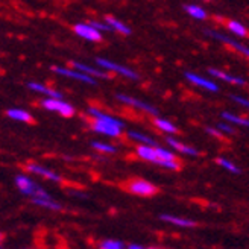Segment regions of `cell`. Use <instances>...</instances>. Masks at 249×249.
Returning a JSON list of instances; mask_svg holds the SVG:
<instances>
[{"label": "cell", "mask_w": 249, "mask_h": 249, "mask_svg": "<svg viewBox=\"0 0 249 249\" xmlns=\"http://www.w3.org/2000/svg\"><path fill=\"white\" fill-rule=\"evenodd\" d=\"M16 184L18 187V190L31 197H49V195L43 187H40L38 184H35L29 177L26 175H17L16 177Z\"/></svg>", "instance_id": "1"}, {"label": "cell", "mask_w": 249, "mask_h": 249, "mask_svg": "<svg viewBox=\"0 0 249 249\" xmlns=\"http://www.w3.org/2000/svg\"><path fill=\"white\" fill-rule=\"evenodd\" d=\"M41 107L46 108L47 111H53V113L61 114L62 117H71L74 114V108L62 99H55V97H47L41 101Z\"/></svg>", "instance_id": "2"}, {"label": "cell", "mask_w": 249, "mask_h": 249, "mask_svg": "<svg viewBox=\"0 0 249 249\" xmlns=\"http://www.w3.org/2000/svg\"><path fill=\"white\" fill-rule=\"evenodd\" d=\"M96 64H97L99 67H102V69L108 70V71H114V73L123 74V76H126V78H129V79H134V81L139 79V74H137L134 70H131V69H128V67H124V66H120V64H117V62L109 61V59H107V58H96Z\"/></svg>", "instance_id": "3"}, {"label": "cell", "mask_w": 249, "mask_h": 249, "mask_svg": "<svg viewBox=\"0 0 249 249\" xmlns=\"http://www.w3.org/2000/svg\"><path fill=\"white\" fill-rule=\"evenodd\" d=\"M74 34L84 40H89V41H101L102 40V32L97 31L94 26H91L90 23H78L74 24L73 28Z\"/></svg>", "instance_id": "4"}, {"label": "cell", "mask_w": 249, "mask_h": 249, "mask_svg": "<svg viewBox=\"0 0 249 249\" xmlns=\"http://www.w3.org/2000/svg\"><path fill=\"white\" fill-rule=\"evenodd\" d=\"M52 70L58 74H62V76H67V78H71V79H76V81H81V82H85L89 85H96V78L90 76V74H87L84 71H79L76 69H67V67H52Z\"/></svg>", "instance_id": "5"}, {"label": "cell", "mask_w": 249, "mask_h": 249, "mask_svg": "<svg viewBox=\"0 0 249 249\" xmlns=\"http://www.w3.org/2000/svg\"><path fill=\"white\" fill-rule=\"evenodd\" d=\"M205 34L210 35V36H213V38H216V40H219V41H222V43L228 44L230 47L235 49L237 52H240L242 55H245L246 58H249V47L245 46V44H242V43H239L237 40L230 38V36L223 35V34H219V32H214V31H208V29L205 31Z\"/></svg>", "instance_id": "6"}, {"label": "cell", "mask_w": 249, "mask_h": 249, "mask_svg": "<svg viewBox=\"0 0 249 249\" xmlns=\"http://www.w3.org/2000/svg\"><path fill=\"white\" fill-rule=\"evenodd\" d=\"M116 97L119 99L120 102L126 104V105H129V107H132V108H137V109L146 111V113L154 114V116H157V114H158V111H157V108H155V107H152V105H149V104H146V102L140 101V99H135V97H131V96H126V94H117Z\"/></svg>", "instance_id": "7"}, {"label": "cell", "mask_w": 249, "mask_h": 249, "mask_svg": "<svg viewBox=\"0 0 249 249\" xmlns=\"http://www.w3.org/2000/svg\"><path fill=\"white\" fill-rule=\"evenodd\" d=\"M129 192L134 195H139V196H154L158 192V189L151 182L143 181V179H137L129 184Z\"/></svg>", "instance_id": "8"}, {"label": "cell", "mask_w": 249, "mask_h": 249, "mask_svg": "<svg viewBox=\"0 0 249 249\" xmlns=\"http://www.w3.org/2000/svg\"><path fill=\"white\" fill-rule=\"evenodd\" d=\"M122 129L123 128L116 123H109V122L97 120V119H94V123H93V131H96L99 134H104V135H108V137H119Z\"/></svg>", "instance_id": "9"}, {"label": "cell", "mask_w": 249, "mask_h": 249, "mask_svg": "<svg viewBox=\"0 0 249 249\" xmlns=\"http://www.w3.org/2000/svg\"><path fill=\"white\" fill-rule=\"evenodd\" d=\"M185 78L189 79L192 84L197 85V87H202V89L208 90V91H219V87L213 82V81H210L207 78H202V76H199V74L196 73H192V71H185Z\"/></svg>", "instance_id": "10"}, {"label": "cell", "mask_w": 249, "mask_h": 249, "mask_svg": "<svg viewBox=\"0 0 249 249\" xmlns=\"http://www.w3.org/2000/svg\"><path fill=\"white\" fill-rule=\"evenodd\" d=\"M28 170L36 173V175H40V177H43V178H46L49 181H55V182H61L62 181V178L58 175L56 172L49 170V169H46V167H43L40 164H34V163L32 164H28Z\"/></svg>", "instance_id": "11"}, {"label": "cell", "mask_w": 249, "mask_h": 249, "mask_svg": "<svg viewBox=\"0 0 249 249\" xmlns=\"http://www.w3.org/2000/svg\"><path fill=\"white\" fill-rule=\"evenodd\" d=\"M208 73L211 74V76H214L217 79H222L225 82H230V84H234V85H245L246 81L243 78H239V76H232V74H228L225 71L222 70H217V69H210Z\"/></svg>", "instance_id": "12"}, {"label": "cell", "mask_w": 249, "mask_h": 249, "mask_svg": "<svg viewBox=\"0 0 249 249\" xmlns=\"http://www.w3.org/2000/svg\"><path fill=\"white\" fill-rule=\"evenodd\" d=\"M167 144H169L170 147H173V149H177L178 152H181V154H184V155H190V157H197V155H199V151H197V149H195V147H192V146H187V144L178 142L177 139H173V137H169V139H167Z\"/></svg>", "instance_id": "13"}, {"label": "cell", "mask_w": 249, "mask_h": 249, "mask_svg": "<svg viewBox=\"0 0 249 249\" xmlns=\"http://www.w3.org/2000/svg\"><path fill=\"white\" fill-rule=\"evenodd\" d=\"M160 219H161V220H164V222L172 223V225L181 227V228H193V227H196V222H195V220L184 219V217H178V216H172V214H161Z\"/></svg>", "instance_id": "14"}, {"label": "cell", "mask_w": 249, "mask_h": 249, "mask_svg": "<svg viewBox=\"0 0 249 249\" xmlns=\"http://www.w3.org/2000/svg\"><path fill=\"white\" fill-rule=\"evenodd\" d=\"M28 87L31 90L36 91V93H41L47 97H55V99H64V96H62V93L56 91V90H52V89H49V87L43 85V84H38V82H29Z\"/></svg>", "instance_id": "15"}, {"label": "cell", "mask_w": 249, "mask_h": 249, "mask_svg": "<svg viewBox=\"0 0 249 249\" xmlns=\"http://www.w3.org/2000/svg\"><path fill=\"white\" fill-rule=\"evenodd\" d=\"M87 113H89L93 119H97V120H104V122H109V123H116V124H119V126H122V128H124V123L122 122V120H119V119H116V117H113V116H109V114H107V113H102L101 109H97V108H89L87 109Z\"/></svg>", "instance_id": "16"}, {"label": "cell", "mask_w": 249, "mask_h": 249, "mask_svg": "<svg viewBox=\"0 0 249 249\" xmlns=\"http://www.w3.org/2000/svg\"><path fill=\"white\" fill-rule=\"evenodd\" d=\"M71 66H73V69H76L79 71H84L87 74H90V76H93V78H108V74L105 71L99 70V69H94L91 66L82 64V62H71Z\"/></svg>", "instance_id": "17"}, {"label": "cell", "mask_w": 249, "mask_h": 249, "mask_svg": "<svg viewBox=\"0 0 249 249\" xmlns=\"http://www.w3.org/2000/svg\"><path fill=\"white\" fill-rule=\"evenodd\" d=\"M6 114L9 119L12 120H17V122H24V123H31L32 122V116L28 113L26 109H21V108H11L6 111Z\"/></svg>", "instance_id": "18"}, {"label": "cell", "mask_w": 249, "mask_h": 249, "mask_svg": "<svg viewBox=\"0 0 249 249\" xmlns=\"http://www.w3.org/2000/svg\"><path fill=\"white\" fill-rule=\"evenodd\" d=\"M105 21L109 24L113 31H117L119 34H123V35H131V28L126 26V24H124L123 21H120V20H117L114 17H107Z\"/></svg>", "instance_id": "19"}, {"label": "cell", "mask_w": 249, "mask_h": 249, "mask_svg": "<svg viewBox=\"0 0 249 249\" xmlns=\"http://www.w3.org/2000/svg\"><path fill=\"white\" fill-rule=\"evenodd\" d=\"M32 202L35 204V205H40V207H43V208H49V210H61L62 207H61V204L59 202H56V201H53V199L49 196V197H32Z\"/></svg>", "instance_id": "20"}, {"label": "cell", "mask_w": 249, "mask_h": 249, "mask_svg": "<svg viewBox=\"0 0 249 249\" xmlns=\"http://www.w3.org/2000/svg\"><path fill=\"white\" fill-rule=\"evenodd\" d=\"M184 11L189 14L190 17L196 18V20H205L207 18V12L204 8L197 6V5H185L184 6Z\"/></svg>", "instance_id": "21"}, {"label": "cell", "mask_w": 249, "mask_h": 249, "mask_svg": "<svg viewBox=\"0 0 249 249\" xmlns=\"http://www.w3.org/2000/svg\"><path fill=\"white\" fill-rule=\"evenodd\" d=\"M155 124H157L158 129H161V131L166 132V134H177L178 132V128L175 126V124H173L172 122H169V120H166V119L157 117L155 119Z\"/></svg>", "instance_id": "22"}, {"label": "cell", "mask_w": 249, "mask_h": 249, "mask_svg": "<svg viewBox=\"0 0 249 249\" xmlns=\"http://www.w3.org/2000/svg\"><path fill=\"white\" fill-rule=\"evenodd\" d=\"M129 139L139 142L142 144H149V146H157V142L154 139H151V137H147L146 134H142V132H137V131H129L128 132Z\"/></svg>", "instance_id": "23"}, {"label": "cell", "mask_w": 249, "mask_h": 249, "mask_svg": "<svg viewBox=\"0 0 249 249\" xmlns=\"http://www.w3.org/2000/svg\"><path fill=\"white\" fill-rule=\"evenodd\" d=\"M222 119L227 120L228 123H234V124H239V126L249 128V120L245 119V117L235 116V114H231V113H222Z\"/></svg>", "instance_id": "24"}, {"label": "cell", "mask_w": 249, "mask_h": 249, "mask_svg": "<svg viewBox=\"0 0 249 249\" xmlns=\"http://www.w3.org/2000/svg\"><path fill=\"white\" fill-rule=\"evenodd\" d=\"M228 29H230L235 36H239V38H243V36L248 35L246 28L243 26L242 23H239V21H234V20L228 21Z\"/></svg>", "instance_id": "25"}, {"label": "cell", "mask_w": 249, "mask_h": 249, "mask_svg": "<svg viewBox=\"0 0 249 249\" xmlns=\"http://www.w3.org/2000/svg\"><path fill=\"white\" fill-rule=\"evenodd\" d=\"M91 146L96 149V151L104 152V154H114V152L117 151L116 146L108 144V143H102V142H93V143H91Z\"/></svg>", "instance_id": "26"}, {"label": "cell", "mask_w": 249, "mask_h": 249, "mask_svg": "<svg viewBox=\"0 0 249 249\" xmlns=\"http://www.w3.org/2000/svg\"><path fill=\"white\" fill-rule=\"evenodd\" d=\"M216 163L220 166V167H223V169H227L228 172H231V173H240V169L235 166L234 163H231V161H228V160H225V158H222V157H219L217 160H216Z\"/></svg>", "instance_id": "27"}, {"label": "cell", "mask_w": 249, "mask_h": 249, "mask_svg": "<svg viewBox=\"0 0 249 249\" xmlns=\"http://www.w3.org/2000/svg\"><path fill=\"white\" fill-rule=\"evenodd\" d=\"M124 245L120 242V240H104L101 243V248L102 249H122Z\"/></svg>", "instance_id": "28"}, {"label": "cell", "mask_w": 249, "mask_h": 249, "mask_svg": "<svg viewBox=\"0 0 249 249\" xmlns=\"http://www.w3.org/2000/svg\"><path fill=\"white\" fill-rule=\"evenodd\" d=\"M90 24H91V26H94L97 31H101V32H109V31H113L107 21L105 23H102V21H90Z\"/></svg>", "instance_id": "29"}, {"label": "cell", "mask_w": 249, "mask_h": 249, "mask_svg": "<svg viewBox=\"0 0 249 249\" xmlns=\"http://www.w3.org/2000/svg\"><path fill=\"white\" fill-rule=\"evenodd\" d=\"M217 129H219L222 134H234V128L231 126L230 123H223V122L217 123Z\"/></svg>", "instance_id": "30"}, {"label": "cell", "mask_w": 249, "mask_h": 249, "mask_svg": "<svg viewBox=\"0 0 249 249\" xmlns=\"http://www.w3.org/2000/svg\"><path fill=\"white\" fill-rule=\"evenodd\" d=\"M231 99H232L234 102H237L239 105H242V107L249 109V99H245L242 96H235V94H231Z\"/></svg>", "instance_id": "31"}, {"label": "cell", "mask_w": 249, "mask_h": 249, "mask_svg": "<svg viewBox=\"0 0 249 249\" xmlns=\"http://www.w3.org/2000/svg\"><path fill=\"white\" fill-rule=\"evenodd\" d=\"M205 132L207 134H210V135H214V137H222V132L216 128V129H213V128H205Z\"/></svg>", "instance_id": "32"}, {"label": "cell", "mask_w": 249, "mask_h": 249, "mask_svg": "<svg viewBox=\"0 0 249 249\" xmlns=\"http://www.w3.org/2000/svg\"><path fill=\"white\" fill-rule=\"evenodd\" d=\"M129 249H143V246H142V245H135V243H132V245H129Z\"/></svg>", "instance_id": "33"}, {"label": "cell", "mask_w": 249, "mask_h": 249, "mask_svg": "<svg viewBox=\"0 0 249 249\" xmlns=\"http://www.w3.org/2000/svg\"><path fill=\"white\" fill-rule=\"evenodd\" d=\"M3 240V234L2 232H0V242H2Z\"/></svg>", "instance_id": "34"}]
</instances>
